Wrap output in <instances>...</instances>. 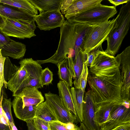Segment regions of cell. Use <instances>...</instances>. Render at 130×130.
Masks as SVG:
<instances>
[{"instance_id":"3957f363","label":"cell","mask_w":130,"mask_h":130,"mask_svg":"<svg viewBox=\"0 0 130 130\" xmlns=\"http://www.w3.org/2000/svg\"><path fill=\"white\" fill-rule=\"evenodd\" d=\"M130 1L122 5L116 18L113 27L107 37V44L104 52L114 56L120 48L130 27Z\"/></svg>"},{"instance_id":"f1b7e54d","label":"cell","mask_w":130,"mask_h":130,"mask_svg":"<svg viewBox=\"0 0 130 130\" xmlns=\"http://www.w3.org/2000/svg\"><path fill=\"white\" fill-rule=\"evenodd\" d=\"M12 105L10 98H3L2 102V107L5 113L9 123H14L12 117L11 108Z\"/></svg>"},{"instance_id":"5bb4252c","label":"cell","mask_w":130,"mask_h":130,"mask_svg":"<svg viewBox=\"0 0 130 130\" xmlns=\"http://www.w3.org/2000/svg\"><path fill=\"white\" fill-rule=\"evenodd\" d=\"M19 63L20 66L24 68L28 74V83L26 87H34L37 89L43 88L40 80L42 69L37 60H35L32 58H25L22 59Z\"/></svg>"},{"instance_id":"836d02e7","label":"cell","mask_w":130,"mask_h":130,"mask_svg":"<svg viewBox=\"0 0 130 130\" xmlns=\"http://www.w3.org/2000/svg\"><path fill=\"white\" fill-rule=\"evenodd\" d=\"M102 50V45H101L94 48L89 53L87 61L88 67H90L91 65L98 52Z\"/></svg>"},{"instance_id":"44dd1931","label":"cell","mask_w":130,"mask_h":130,"mask_svg":"<svg viewBox=\"0 0 130 130\" xmlns=\"http://www.w3.org/2000/svg\"><path fill=\"white\" fill-rule=\"evenodd\" d=\"M88 55L81 50L75 57L73 63L74 87L80 88L79 79L82 71L84 63L87 61Z\"/></svg>"},{"instance_id":"74e56055","label":"cell","mask_w":130,"mask_h":130,"mask_svg":"<svg viewBox=\"0 0 130 130\" xmlns=\"http://www.w3.org/2000/svg\"><path fill=\"white\" fill-rule=\"evenodd\" d=\"M73 0H63L60 8L62 14H65L66 11Z\"/></svg>"},{"instance_id":"8fae6325","label":"cell","mask_w":130,"mask_h":130,"mask_svg":"<svg viewBox=\"0 0 130 130\" xmlns=\"http://www.w3.org/2000/svg\"><path fill=\"white\" fill-rule=\"evenodd\" d=\"M34 20L37 27L40 30L44 31L60 27L65 20L60 10L40 13L34 16Z\"/></svg>"},{"instance_id":"52a82bcc","label":"cell","mask_w":130,"mask_h":130,"mask_svg":"<svg viewBox=\"0 0 130 130\" xmlns=\"http://www.w3.org/2000/svg\"><path fill=\"white\" fill-rule=\"evenodd\" d=\"M119 69L117 56L109 55L102 50L98 52L90 66L89 72L96 75H110L115 74Z\"/></svg>"},{"instance_id":"ac0fdd59","label":"cell","mask_w":130,"mask_h":130,"mask_svg":"<svg viewBox=\"0 0 130 130\" xmlns=\"http://www.w3.org/2000/svg\"><path fill=\"white\" fill-rule=\"evenodd\" d=\"M1 49L3 57H10L18 59L23 57L26 50V45L24 44L11 39Z\"/></svg>"},{"instance_id":"9a60e30c","label":"cell","mask_w":130,"mask_h":130,"mask_svg":"<svg viewBox=\"0 0 130 130\" xmlns=\"http://www.w3.org/2000/svg\"><path fill=\"white\" fill-rule=\"evenodd\" d=\"M28 83V75L24 68L21 66L18 71L7 83L8 89L13 93V96L17 95L26 87Z\"/></svg>"},{"instance_id":"f35d334b","label":"cell","mask_w":130,"mask_h":130,"mask_svg":"<svg viewBox=\"0 0 130 130\" xmlns=\"http://www.w3.org/2000/svg\"><path fill=\"white\" fill-rule=\"evenodd\" d=\"M111 130H130V123L121 125Z\"/></svg>"},{"instance_id":"7bdbcfd3","label":"cell","mask_w":130,"mask_h":130,"mask_svg":"<svg viewBox=\"0 0 130 130\" xmlns=\"http://www.w3.org/2000/svg\"><path fill=\"white\" fill-rule=\"evenodd\" d=\"M12 130H18L13 123H9Z\"/></svg>"},{"instance_id":"d4e9b609","label":"cell","mask_w":130,"mask_h":130,"mask_svg":"<svg viewBox=\"0 0 130 130\" xmlns=\"http://www.w3.org/2000/svg\"><path fill=\"white\" fill-rule=\"evenodd\" d=\"M34 118H39L48 122L58 121L46 101L37 106Z\"/></svg>"},{"instance_id":"d6a6232c","label":"cell","mask_w":130,"mask_h":130,"mask_svg":"<svg viewBox=\"0 0 130 130\" xmlns=\"http://www.w3.org/2000/svg\"><path fill=\"white\" fill-rule=\"evenodd\" d=\"M32 120L36 130H50L49 122L37 118H34Z\"/></svg>"},{"instance_id":"7402d4cb","label":"cell","mask_w":130,"mask_h":130,"mask_svg":"<svg viewBox=\"0 0 130 130\" xmlns=\"http://www.w3.org/2000/svg\"><path fill=\"white\" fill-rule=\"evenodd\" d=\"M57 86L59 96L63 104L75 116V111L69 87L66 83L61 80L58 83Z\"/></svg>"},{"instance_id":"603a6c76","label":"cell","mask_w":130,"mask_h":130,"mask_svg":"<svg viewBox=\"0 0 130 130\" xmlns=\"http://www.w3.org/2000/svg\"><path fill=\"white\" fill-rule=\"evenodd\" d=\"M70 90L76 113L75 121L80 123L83 120V102L84 92L80 88L74 87L71 88Z\"/></svg>"},{"instance_id":"ab89813d","label":"cell","mask_w":130,"mask_h":130,"mask_svg":"<svg viewBox=\"0 0 130 130\" xmlns=\"http://www.w3.org/2000/svg\"><path fill=\"white\" fill-rule=\"evenodd\" d=\"M130 1V0H108V1L110 3L113 5L115 7L120 5L126 3Z\"/></svg>"},{"instance_id":"484cf974","label":"cell","mask_w":130,"mask_h":130,"mask_svg":"<svg viewBox=\"0 0 130 130\" xmlns=\"http://www.w3.org/2000/svg\"><path fill=\"white\" fill-rule=\"evenodd\" d=\"M0 3L20 8L35 16L38 15V10L29 0H0Z\"/></svg>"},{"instance_id":"7a4b0ae2","label":"cell","mask_w":130,"mask_h":130,"mask_svg":"<svg viewBox=\"0 0 130 130\" xmlns=\"http://www.w3.org/2000/svg\"><path fill=\"white\" fill-rule=\"evenodd\" d=\"M87 81L94 107L110 103L122 104L119 69L110 75H96L88 72Z\"/></svg>"},{"instance_id":"d590c367","label":"cell","mask_w":130,"mask_h":130,"mask_svg":"<svg viewBox=\"0 0 130 130\" xmlns=\"http://www.w3.org/2000/svg\"><path fill=\"white\" fill-rule=\"evenodd\" d=\"M49 125L50 130H69L63 125V123L58 121L49 122Z\"/></svg>"},{"instance_id":"ee69618b","label":"cell","mask_w":130,"mask_h":130,"mask_svg":"<svg viewBox=\"0 0 130 130\" xmlns=\"http://www.w3.org/2000/svg\"><path fill=\"white\" fill-rule=\"evenodd\" d=\"M79 127L80 130H88L82 122L80 123Z\"/></svg>"},{"instance_id":"7c38bea8","label":"cell","mask_w":130,"mask_h":130,"mask_svg":"<svg viewBox=\"0 0 130 130\" xmlns=\"http://www.w3.org/2000/svg\"><path fill=\"white\" fill-rule=\"evenodd\" d=\"M82 123L88 130H101L97 121L94 103L90 90L86 92L83 102Z\"/></svg>"},{"instance_id":"ffe728a7","label":"cell","mask_w":130,"mask_h":130,"mask_svg":"<svg viewBox=\"0 0 130 130\" xmlns=\"http://www.w3.org/2000/svg\"><path fill=\"white\" fill-rule=\"evenodd\" d=\"M12 103L14 113L17 118L25 122L32 120L34 118L37 106H23L13 100Z\"/></svg>"},{"instance_id":"4316f807","label":"cell","mask_w":130,"mask_h":130,"mask_svg":"<svg viewBox=\"0 0 130 130\" xmlns=\"http://www.w3.org/2000/svg\"><path fill=\"white\" fill-rule=\"evenodd\" d=\"M117 104H120L110 103L94 107L97 121L100 127L108 119L111 110Z\"/></svg>"},{"instance_id":"b9f144b4","label":"cell","mask_w":130,"mask_h":130,"mask_svg":"<svg viewBox=\"0 0 130 130\" xmlns=\"http://www.w3.org/2000/svg\"><path fill=\"white\" fill-rule=\"evenodd\" d=\"M0 130H12L10 125H7L1 122L0 120Z\"/></svg>"},{"instance_id":"60d3db41","label":"cell","mask_w":130,"mask_h":130,"mask_svg":"<svg viewBox=\"0 0 130 130\" xmlns=\"http://www.w3.org/2000/svg\"><path fill=\"white\" fill-rule=\"evenodd\" d=\"M26 122L28 130H36L32 120Z\"/></svg>"},{"instance_id":"ba28073f","label":"cell","mask_w":130,"mask_h":130,"mask_svg":"<svg viewBox=\"0 0 130 130\" xmlns=\"http://www.w3.org/2000/svg\"><path fill=\"white\" fill-rule=\"evenodd\" d=\"M119 62L122 83L121 96L122 102L130 103V46L117 56Z\"/></svg>"},{"instance_id":"1f68e13d","label":"cell","mask_w":130,"mask_h":130,"mask_svg":"<svg viewBox=\"0 0 130 130\" xmlns=\"http://www.w3.org/2000/svg\"><path fill=\"white\" fill-rule=\"evenodd\" d=\"M6 57H3L1 53L0 49V101L1 99V93L3 85L6 88L7 87V84L5 82L4 74V65Z\"/></svg>"},{"instance_id":"4fadbf2b","label":"cell","mask_w":130,"mask_h":130,"mask_svg":"<svg viewBox=\"0 0 130 130\" xmlns=\"http://www.w3.org/2000/svg\"><path fill=\"white\" fill-rule=\"evenodd\" d=\"M13 100L23 106H37L44 102V98L41 92L35 87L27 86L14 96Z\"/></svg>"},{"instance_id":"d6986e66","label":"cell","mask_w":130,"mask_h":130,"mask_svg":"<svg viewBox=\"0 0 130 130\" xmlns=\"http://www.w3.org/2000/svg\"><path fill=\"white\" fill-rule=\"evenodd\" d=\"M73 60L72 58H67L56 64L58 69V74L59 78L66 83L69 87H71L73 84Z\"/></svg>"},{"instance_id":"cb8c5ba5","label":"cell","mask_w":130,"mask_h":130,"mask_svg":"<svg viewBox=\"0 0 130 130\" xmlns=\"http://www.w3.org/2000/svg\"><path fill=\"white\" fill-rule=\"evenodd\" d=\"M40 12L60 10L63 0H29Z\"/></svg>"},{"instance_id":"e0dca14e","label":"cell","mask_w":130,"mask_h":130,"mask_svg":"<svg viewBox=\"0 0 130 130\" xmlns=\"http://www.w3.org/2000/svg\"><path fill=\"white\" fill-rule=\"evenodd\" d=\"M0 4V15L12 19L35 21L34 16L24 10L12 6Z\"/></svg>"},{"instance_id":"e575fe53","label":"cell","mask_w":130,"mask_h":130,"mask_svg":"<svg viewBox=\"0 0 130 130\" xmlns=\"http://www.w3.org/2000/svg\"><path fill=\"white\" fill-rule=\"evenodd\" d=\"M0 101V120L2 123L7 125H10L8 121L2 107V102L3 98L4 91H2Z\"/></svg>"},{"instance_id":"f6af8a7d","label":"cell","mask_w":130,"mask_h":130,"mask_svg":"<svg viewBox=\"0 0 130 130\" xmlns=\"http://www.w3.org/2000/svg\"><path fill=\"white\" fill-rule=\"evenodd\" d=\"M4 24V20L2 16L0 15V27H1Z\"/></svg>"},{"instance_id":"8d00e7d4","label":"cell","mask_w":130,"mask_h":130,"mask_svg":"<svg viewBox=\"0 0 130 130\" xmlns=\"http://www.w3.org/2000/svg\"><path fill=\"white\" fill-rule=\"evenodd\" d=\"M11 39L2 31L0 27V49L5 45L9 42Z\"/></svg>"},{"instance_id":"30bf717a","label":"cell","mask_w":130,"mask_h":130,"mask_svg":"<svg viewBox=\"0 0 130 130\" xmlns=\"http://www.w3.org/2000/svg\"><path fill=\"white\" fill-rule=\"evenodd\" d=\"M130 123V110L122 104L112 108L107 120L100 126L101 130H111L121 125Z\"/></svg>"},{"instance_id":"8992f818","label":"cell","mask_w":130,"mask_h":130,"mask_svg":"<svg viewBox=\"0 0 130 130\" xmlns=\"http://www.w3.org/2000/svg\"><path fill=\"white\" fill-rule=\"evenodd\" d=\"M116 18L94 26L86 36L83 42L82 51L88 54L94 48L102 45L113 27Z\"/></svg>"},{"instance_id":"6da1fadb","label":"cell","mask_w":130,"mask_h":130,"mask_svg":"<svg viewBox=\"0 0 130 130\" xmlns=\"http://www.w3.org/2000/svg\"><path fill=\"white\" fill-rule=\"evenodd\" d=\"M94 26L65 20L60 27L59 41L55 54L47 59L37 61L40 64L47 63L57 64L67 58L74 60L79 52L82 51L85 38Z\"/></svg>"},{"instance_id":"f546056e","label":"cell","mask_w":130,"mask_h":130,"mask_svg":"<svg viewBox=\"0 0 130 130\" xmlns=\"http://www.w3.org/2000/svg\"><path fill=\"white\" fill-rule=\"evenodd\" d=\"M52 72L47 67L42 69L41 73L40 80L42 86L48 85L52 84L53 80Z\"/></svg>"},{"instance_id":"4dcf8cb0","label":"cell","mask_w":130,"mask_h":130,"mask_svg":"<svg viewBox=\"0 0 130 130\" xmlns=\"http://www.w3.org/2000/svg\"><path fill=\"white\" fill-rule=\"evenodd\" d=\"M88 72L89 70L87 62L86 61L84 63L82 71L79 79L80 88L84 92H85L87 82V78Z\"/></svg>"},{"instance_id":"9c48e42d","label":"cell","mask_w":130,"mask_h":130,"mask_svg":"<svg viewBox=\"0 0 130 130\" xmlns=\"http://www.w3.org/2000/svg\"><path fill=\"white\" fill-rule=\"evenodd\" d=\"M45 101L59 121L63 123H74L75 116L63 104L57 94L49 92L44 94Z\"/></svg>"},{"instance_id":"277c9868","label":"cell","mask_w":130,"mask_h":130,"mask_svg":"<svg viewBox=\"0 0 130 130\" xmlns=\"http://www.w3.org/2000/svg\"><path fill=\"white\" fill-rule=\"evenodd\" d=\"M117 11L114 6L102 4L67 19L69 22L96 25L108 20Z\"/></svg>"},{"instance_id":"2e32d148","label":"cell","mask_w":130,"mask_h":130,"mask_svg":"<svg viewBox=\"0 0 130 130\" xmlns=\"http://www.w3.org/2000/svg\"><path fill=\"white\" fill-rule=\"evenodd\" d=\"M103 0H73L64 14L67 19L101 4Z\"/></svg>"},{"instance_id":"5b68a950","label":"cell","mask_w":130,"mask_h":130,"mask_svg":"<svg viewBox=\"0 0 130 130\" xmlns=\"http://www.w3.org/2000/svg\"><path fill=\"white\" fill-rule=\"evenodd\" d=\"M2 17L4 24L1 27L2 31L7 36L23 39L30 38L36 36L34 33L36 28L35 21L29 22Z\"/></svg>"},{"instance_id":"83f0119b","label":"cell","mask_w":130,"mask_h":130,"mask_svg":"<svg viewBox=\"0 0 130 130\" xmlns=\"http://www.w3.org/2000/svg\"><path fill=\"white\" fill-rule=\"evenodd\" d=\"M19 66L13 64L8 57H6L4 65V80L7 84V82L18 71Z\"/></svg>"}]
</instances>
